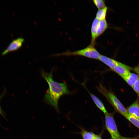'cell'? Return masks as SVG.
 I'll return each mask as SVG.
<instances>
[{
    "mask_svg": "<svg viewBox=\"0 0 139 139\" xmlns=\"http://www.w3.org/2000/svg\"><path fill=\"white\" fill-rule=\"evenodd\" d=\"M99 21L97 18H95L92 23L91 28V38L90 44L94 45L95 44V40L97 39V31Z\"/></svg>",
    "mask_w": 139,
    "mask_h": 139,
    "instance_id": "9",
    "label": "cell"
},
{
    "mask_svg": "<svg viewBox=\"0 0 139 139\" xmlns=\"http://www.w3.org/2000/svg\"><path fill=\"white\" fill-rule=\"evenodd\" d=\"M127 110L129 114L139 120V100L138 97L135 101L128 107Z\"/></svg>",
    "mask_w": 139,
    "mask_h": 139,
    "instance_id": "7",
    "label": "cell"
},
{
    "mask_svg": "<svg viewBox=\"0 0 139 139\" xmlns=\"http://www.w3.org/2000/svg\"><path fill=\"white\" fill-rule=\"evenodd\" d=\"M139 138V135L133 137H129L121 136L117 139L111 138L110 139H138Z\"/></svg>",
    "mask_w": 139,
    "mask_h": 139,
    "instance_id": "19",
    "label": "cell"
},
{
    "mask_svg": "<svg viewBox=\"0 0 139 139\" xmlns=\"http://www.w3.org/2000/svg\"><path fill=\"white\" fill-rule=\"evenodd\" d=\"M89 93L91 98L97 107L105 114L107 112V111L101 101L94 95L89 92Z\"/></svg>",
    "mask_w": 139,
    "mask_h": 139,
    "instance_id": "12",
    "label": "cell"
},
{
    "mask_svg": "<svg viewBox=\"0 0 139 139\" xmlns=\"http://www.w3.org/2000/svg\"><path fill=\"white\" fill-rule=\"evenodd\" d=\"M92 1L98 9H102L106 7L105 1L103 0H93Z\"/></svg>",
    "mask_w": 139,
    "mask_h": 139,
    "instance_id": "16",
    "label": "cell"
},
{
    "mask_svg": "<svg viewBox=\"0 0 139 139\" xmlns=\"http://www.w3.org/2000/svg\"><path fill=\"white\" fill-rule=\"evenodd\" d=\"M52 73V71L47 73L43 70L41 72L43 77L46 81L49 86L45 94L44 100L58 112V103L60 98L64 95L68 94L70 91L65 83H59L54 80Z\"/></svg>",
    "mask_w": 139,
    "mask_h": 139,
    "instance_id": "1",
    "label": "cell"
},
{
    "mask_svg": "<svg viewBox=\"0 0 139 139\" xmlns=\"http://www.w3.org/2000/svg\"><path fill=\"white\" fill-rule=\"evenodd\" d=\"M97 89L106 97L116 111L126 118L129 114L127 109L114 93L101 84L97 87Z\"/></svg>",
    "mask_w": 139,
    "mask_h": 139,
    "instance_id": "2",
    "label": "cell"
},
{
    "mask_svg": "<svg viewBox=\"0 0 139 139\" xmlns=\"http://www.w3.org/2000/svg\"><path fill=\"white\" fill-rule=\"evenodd\" d=\"M133 68L121 63L111 70L123 79L128 75L131 72L130 70H133Z\"/></svg>",
    "mask_w": 139,
    "mask_h": 139,
    "instance_id": "6",
    "label": "cell"
},
{
    "mask_svg": "<svg viewBox=\"0 0 139 139\" xmlns=\"http://www.w3.org/2000/svg\"><path fill=\"white\" fill-rule=\"evenodd\" d=\"M81 134L83 139H94L97 135L92 132H87L82 129Z\"/></svg>",
    "mask_w": 139,
    "mask_h": 139,
    "instance_id": "14",
    "label": "cell"
},
{
    "mask_svg": "<svg viewBox=\"0 0 139 139\" xmlns=\"http://www.w3.org/2000/svg\"><path fill=\"white\" fill-rule=\"evenodd\" d=\"M106 128L112 138L117 139L121 136L118 130L116 125L112 114L108 112L105 114Z\"/></svg>",
    "mask_w": 139,
    "mask_h": 139,
    "instance_id": "4",
    "label": "cell"
},
{
    "mask_svg": "<svg viewBox=\"0 0 139 139\" xmlns=\"http://www.w3.org/2000/svg\"><path fill=\"white\" fill-rule=\"evenodd\" d=\"M108 8L107 7L98 9L95 18L99 20L105 19L107 15Z\"/></svg>",
    "mask_w": 139,
    "mask_h": 139,
    "instance_id": "13",
    "label": "cell"
},
{
    "mask_svg": "<svg viewBox=\"0 0 139 139\" xmlns=\"http://www.w3.org/2000/svg\"><path fill=\"white\" fill-rule=\"evenodd\" d=\"M108 28V24L106 19L100 20L97 31V38L101 35Z\"/></svg>",
    "mask_w": 139,
    "mask_h": 139,
    "instance_id": "10",
    "label": "cell"
},
{
    "mask_svg": "<svg viewBox=\"0 0 139 139\" xmlns=\"http://www.w3.org/2000/svg\"><path fill=\"white\" fill-rule=\"evenodd\" d=\"M133 70L139 76V66H138L133 68Z\"/></svg>",
    "mask_w": 139,
    "mask_h": 139,
    "instance_id": "20",
    "label": "cell"
},
{
    "mask_svg": "<svg viewBox=\"0 0 139 139\" xmlns=\"http://www.w3.org/2000/svg\"><path fill=\"white\" fill-rule=\"evenodd\" d=\"M24 41V38L21 37L13 40L2 52V55H4L19 49L22 47Z\"/></svg>",
    "mask_w": 139,
    "mask_h": 139,
    "instance_id": "5",
    "label": "cell"
},
{
    "mask_svg": "<svg viewBox=\"0 0 139 139\" xmlns=\"http://www.w3.org/2000/svg\"><path fill=\"white\" fill-rule=\"evenodd\" d=\"M94 139H102V138L100 136L97 135Z\"/></svg>",
    "mask_w": 139,
    "mask_h": 139,
    "instance_id": "21",
    "label": "cell"
},
{
    "mask_svg": "<svg viewBox=\"0 0 139 139\" xmlns=\"http://www.w3.org/2000/svg\"><path fill=\"white\" fill-rule=\"evenodd\" d=\"M126 119L139 129V120L138 119L129 114H128Z\"/></svg>",
    "mask_w": 139,
    "mask_h": 139,
    "instance_id": "15",
    "label": "cell"
},
{
    "mask_svg": "<svg viewBox=\"0 0 139 139\" xmlns=\"http://www.w3.org/2000/svg\"><path fill=\"white\" fill-rule=\"evenodd\" d=\"M6 90H5L2 93V94L0 96V101H1V100L4 96V95L5 94V92ZM0 115H1L3 117H4L5 118V112H4V111L2 110L1 107L0 106Z\"/></svg>",
    "mask_w": 139,
    "mask_h": 139,
    "instance_id": "18",
    "label": "cell"
},
{
    "mask_svg": "<svg viewBox=\"0 0 139 139\" xmlns=\"http://www.w3.org/2000/svg\"><path fill=\"white\" fill-rule=\"evenodd\" d=\"M139 77V76L137 74L130 72L123 79L130 86L132 87Z\"/></svg>",
    "mask_w": 139,
    "mask_h": 139,
    "instance_id": "11",
    "label": "cell"
},
{
    "mask_svg": "<svg viewBox=\"0 0 139 139\" xmlns=\"http://www.w3.org/2000/svg\"><path fill=\"white\" fill-rule=\"evenodd\" d=\"M98 59L109 67L111 70L121 63L102 55H100Z\"/></svg>",
    "mask_w": 139,
    "mask_h": 139,
    "instance_id": "8",
    "label": "cell"
},
{
    "mask_svg": "<svg viewBox=\"0 0 139 139\" xmlns=\"http://www.w3.org/2000/svg\"><path fill=\"white\" fill-rule=\"evenodd\" d=\"M132 88L135 92L139 95V77L134 83Z\"/></svg>",
    "mask_w": 139,
    "mask_h": 139,
    "instance_id": "17",
    "label": "cell"
},
{
    "mask_svg": "<svg viewBox=\"0 0 139 139\" xmlns=\"http://www.w3.org/2000/svg\"><path fill=\"white\" fill-rule=\"evenodd\" d=\"M100 54L94 47V45L91 44L82 49L71 51L67 50L60 54L53 55L55 56H80L89 58L99 59Z\"/></svg>",
    "mask_w": 139,
    "mask_h": 139,
    "instance_id": "3",
    "label": "cell"
}]
</instances>
